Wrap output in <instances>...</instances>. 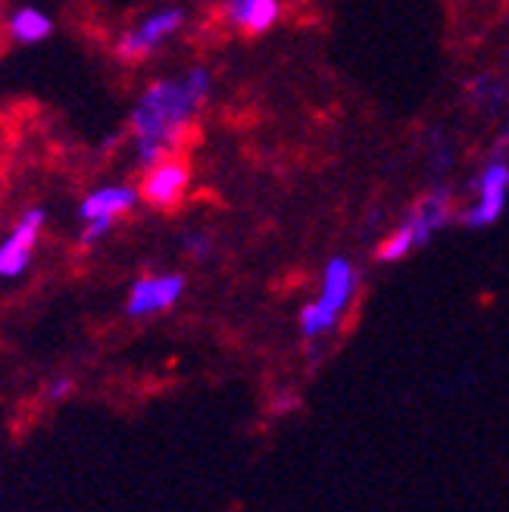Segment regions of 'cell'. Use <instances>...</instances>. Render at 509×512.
<instances>
[{"instance_id":"obj_1","label":"cell","mask_w":509,"mask_h":512,"mask_svg":"<svg viewBox=\"0 0 509 512\" xmlns=\"http://www.w3.org/2000/svg\"><path fill=\"white\" fill-rule=\"evenodd\" d=\"M213 91V75L203 66H191L178 75L150 82L129 113V135L135 160L144 166L178 153L194 119L207 107Z\"/></svg>"},{"instance_id":"obj_2","label":"cell","mask_w":509,"mask_h":512,"mask_svg":"<svg viewBox=\"0 0 509 512\" xmlns=\"http://www.w3.org/2000/svg\"><path fill=\"white\" fill-rule=\"evenodd\" d=\"M356 288H360V272L347 260V256H332L322 269V281H319V294L303 303V310L297 316L300 335L307 341H322L332 331H338V325L344 322L347 310L353 306Z\"/></svg>"},{"instance_id":"obj_3","label":"cell","mask_w":509,"mask_h":512,"mask_svg":"<svg viewBox=\"0 0 509 512\" xmlns=\"http://www.w3.org/2000/svg\"><path fill=\"white\" fill-rule=\"evenodd\" d=\"M141 203V191L129 182H110V185H97L79 200V244L82 247H97L104 241L116 222L122 216H129Z\"/></svg>"},{"instance_id":"obj_4","label":"cell","mask_w":509,"mask_h":512,"mask_svg":"<svg viewBox=\"0 0 509 512\" xmlns=\"http://www.w3.org/2000/svg\"><path fill=\"white\" fill-rule=\"evenodd\" d=\"M185 10L182 7H160V10H150L144 13L138 22H132L125 29L116 44H113V54L122 63H141L147 57H154L160 47H166L178 32L185 29Z\"/></svg>"},{"instance_id":"obj_5","label":"cell","mask_w":509,"mask_h":512,"mask_svg":"<svg viewBox=\"0 0 509 512\" xmlns=\"http://www.w3.org/2000/svg\"><path fill=\"white\" fill-rule=\"evenodd\" d=\"M188 281L182 272H147L135 278L125 294V316L129 319H154L169 313L185 297Z\"/></svg>"},{"instance_id":"obj_6","label":"cell","mask_w":509,"mask_h":512,"mask_svg":"<svg viewBox=\"0 0 509 512\" xmlns=\"http://www.w3.org/2000/svg\"><path fill=\"white\" fill-rule=\"evenodd\" d=\"M44 225H47L44 207H29L19 213L10 232L0 238V281H16L29 272Z\"/></svg>"},{"instance_id":"obj_7","label":"cell","mask_w":509,"mask_h":512,"mask_svg":"<svg viewBox=\"0 0 509 512\" xmlns=\"http://www.w3.org/2000/svg\"><path fill=\"white\" fill-rule=\"evenodd\" d=\"M506 203H509V163L491 160L478 172L472 203L460 213V222L466 228H491L506 213Z\"/></svg>"},{"instance_id":"obj_8","label":"cell","mask_w":509,"mask_h":512,"mask_svg":"<svg viewBox=\"0 0 509 512\" xmlns=\"http://www.w3.org/2000/svg\"><path fill=\"white\" fill-rule=\"evenodd\" d=\"M191 188V166L178 157V153H169V157L157 160L144 166V175H141V200L147 203L150 210H175L178 203L185 200Z\"/></svg>"},{"instance_id":"obj_9","label":"cell","mask_w":509,"mask_h":512,"mask_svg":"<svg viewBox=\"0 0 509 512\" xmlns=\"http://www.w3.org/2000/svg\"><path fill=\"white\" fill-rule=\"evenodd\" d=\"M282 0H225L222 19L241 35H266L282 22Z\"/></svg>"},{"instance_id":"obj_10","label":"cell","mask_w":509,"mask_h":512,"mask_svg":"<svg viewBox=\"0 0 509 512\" xmlns=\"http://www.w3.org/2000/svg\"><path fill=\"white\" fill-rule=\"evenodd\" d=\"M450 219H453V194L447 188H438V191L425 194L416 203V207L403 216V222L413 228L419 247H425L431 238H435Z\"/></svg>"},{"instance_id":"obj_11","label":"cell","mask_w":509,"mask_h":512,"mask_svg":"<svg viewBox=\"0 0 509 512\" xmlns=\"http://www.w3.org/2000/svg\"><path fill=\"white\" fill-rule=\"evenodd\" d=\"M4 35L19 47H32L54 35V19L38 7H16L4 19Z\"/></svg>"},{"instance_id":"obj_12","label":"cell","mask_w":509,"mask_h":512,"mask_svg":"<svg viewBox=\"0 0 509 512\" xmlns=\"http://www.w3.org/2000/svg\"><path fill=\"white\" fill-rule=\"evenodd\" d=\"M413 250H419V241H416V235H413V228L400 219V222L394 225V232L375 247V260H378V263H400V260H406V256H410Z\"/></svg>"},{"instance_id":"obj_13","label":"cell","mask_w":509,"mask_h":512,"mask_svg":"<svg viewBox=\"0 0 509 512\" xmlns=\"http://www.w3.org/2000/svg\"><path fill=\"white\" fill-rule=\"evenodd\" d=\"M72 391H75V381H72L69 375L50 378V381H47V388H44V394H47L50 403H63L66 397H72Z\"/></svg>"},{"instance_id":"obj_14","label":"cell","mask_w":509,"mask_h":512,"mask_svg":"<svg viewBox=\"0 0 509 512\" xmlns=\"http://www.w3.org/2000/svg\"><path fill=\"white\" fill-rule=\"evenodd\" d=\"M185 247H188L191 256H207L210 247H213V241H210V235H203V232H191L185 238Z\"/></svg>"}]
</instances>
